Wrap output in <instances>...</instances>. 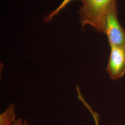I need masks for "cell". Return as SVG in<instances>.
I'll return each mask as SVG.
<instances>
[{
  "mask_svg": "<svg viewBox=\"0 0 125 125\" xmlns=\"http://www.w3.org/2000/svg\"><path fill=\"white\" fill-rule=\"evenodd\" d=\"M113 0H81L78 11L82 29L89 25L96 31L104 33V21L109 5Z\"/></svg>",
  "mask_w": 125,
  "mask_h": 125,
  "instance_id": "1",
  "label": "cell"
},
{
  "mask_svg": "<svg viewBox=\"0 0 125 125\" xmlns=\"http://www.w3.org/2000/svg\"><path fill=\"white\" fill-rule=\"evenodd\" d=\"M104 33L107 36L110 47L125 46V30L118 20L116 0H113L107 8Z\"/></svg>",
  "mask_w": 125,
  "mask_h": 125,
  "instance_id": "2",
  "label": "cell"
},
{
  "mask_svg": "<svg viewBox=\"0 0 125 125\" xmlns=\"http://www.w3.org/2000/svg\"><path fill=\"white\" fill-rule=\"evenodd\" d=\"M106 70L112 79L121 78L125 74V46L110 47Z\"/></svg>",
  "mask_w": 125,
  "mask_h": 125,
  "instance_id": "3",
  "label": "cell"
},
{
  "mask_svg": "<svg viewBox=\"0 0 125 125\" xmlns=\"http://www.w3.org/2000/svg\"><path fill=\"white\" fill-rule=\"evenodd\" d=\"M15 117L14 105L10 104L6 111L0 115V125H13L15 122Z\"/></svg>",
  "mask_w": 125,
  "mask_h": 125,
  "instance_id": "4",
  "label": "cell"
},
{
  "mask_svg": "<svg viewBox=\"0 0 125 125\" xmlns=\"http://www.w3.org/2000/svg\"><path fill=\"white\" fill-rule=\"evenodd\" d=\"M73 0H63L62 3L56 9L53 11L52 12H51L49 14H48L45 17L44 19V21L45 22H48L50 21H51L53 17L58 14L59 12L61 10L65 8L67 5L69 4L71 2H72V1H73Z\"/></svg>",
  "mask_w": 125,
  "mask_h": 125,
  "instance_id": "5",
  "label": "cell"
},
{
  "mask_svg": "<svg viewBox=\"0 0 125 125\" xmlns=\"http://www.w3.org/2000/svg\"><path fill=\"white\" fill-rule=\"evenodd\" d=\"M22 120L21 119H19L13 123V125H22Z\"/></svg>",
  "mask_w": 125,
  "mask_h": 125,
  "instance_id": "6",
  "label": "cell"
},
{
  "mask_svg": "<svg viewBox=\"0 0 125 125\" xmlns=\"http://www.w3.org/2000/svg\"><path fill=\"white\" fill-rule=\"evenodd\" d=\"M94 120L95 122V125H99V118H96Z\"/></svg>",
  "mask_w": 125,
  "mask_h": 125,
  "instance_id": "7",
  "label": "cell"
},
{
  "mask_svg": "<svg viewBox=\"0 0 125 125\" xmlns=\"http://www.w3.org/2000/svg\"><path fill=\"white\" fill-rule=\"evenodd\" d=\"M22 125H28V124H27V122H26V121H24V125L23 124Z\"/></svg>",
  "mask_w": 125,
  "mask_h": 125,
  "instance_id": "8",
  "label": "cell"
}]
</instances>
